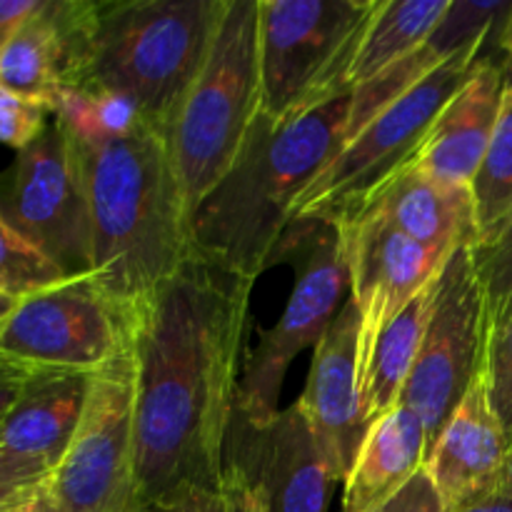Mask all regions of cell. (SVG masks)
I'll use <instances>...</instances> for the list:
<instances>
[{
	"label": "cell",
	"mask_w": 512,
	"mask_h": 512,
	"mask_svg": "<svg viewBox=\"0 0 512 512\" xmlns=\"http://www.w3.org/2000/svg\"><path fill=\"white\" fill-rule=\"evenodd\" d=\"M45 490L53 512H138L133 353L90 380L83 418Z\"/></svg>",
	"instance_id": "30bf717a"
},
{
	"label": "cell",
	"mask_w": 512,
	"mask_h": 512,
	"mask_svg": "<svg viewBox=\"0 0 512 512\" xmlns=\"http://www.w3.org/2000/svg\"><path fill=\"white\" fill-rule=\"evenodd\" d=\"M0 218L68 278L93 275V230L73 145L55 120L0 173Z\"/></svg>",
	"instance_id": "8fae6325"
},
{
	"label": "cell",
	"mask_w": 512,
	"mask_h": 512,
	"mask_svg": "<svg viewBox=\"0 0 512 512\" xmlns=\"http://www.w3.org/2000/svg\"><path fill=\"white\" fill-rule=\"evenodd\" d=\"M428 458V433L403 403L373 420L365 433L343 493V512H375L398 495Z\"/></svg>",
	"instance_id": "d6986e66"
},
{
	"label": "cell",
	"mask_w": 512,
	"mask_h": 512,
	"mask_svg": "<svg viewBox=\"0 0 512 512\" xmlns=\"http://www.w3.org/2000/svg\"><path fill=\"white\" fill-rule=\"evenodd\" d=\"M225 495H228V512H255L253 490L233 473H225L223 478Z\"/></svg>",
	"instance_id": "d6a6232c"
},
{
	"label": "cell",
	"mask_w": 512,
	"mask_h": 512,
	"mask_svg": "<svg viewBox=\"0 0 512 512\" xmlns=\"http://www.w3.org/2000/svg\"><path fill=\"white\" fill-rule=\"evenodd\" d=\"M68 275L0 218V288L15 298L38 293Z\"/></svg>",
	"instance_id": "d4e9b609"
},
{
	"label": "cell",
	"mask_w": 512,
	"mask_h": 512,
	"mask_svg": "<svg viewBox=\"0 0 512 512\" xmlns=\"http://www.w3.org/2000/svg\"><path fill=\"white\" fill-rule=\"evenodd\" d=\"M150 512H228L225 488H190L163 500Z\"/></svg>",
	"instance_id": "f546056e"
},
{
	"label": "cell",
	"mask_w": 512,
	"mask_h": 512,
	"mask_svg": "<svg viewBox=\"0 0 512 512\" xmlns=\"http://www.w3.org/2000/svg\"><path fill=\"white\" fill-rule=\"evenodd\" d=\"M478 60L475 55L448 60L345 140L328 168L298 198L290 223L315 220L338 228L355 218L370 195L413 160L430 125Z\"/></svg>",
	"instance_id": "ba28073f"
},
{
	"label": "cell",
	"mask_w": 512,
	"mask_h": 512,
	"mask_svg": "<svg viewBox=\"0 0 512 512\" xmlns=\"http://www.w3.org/2000/svg\"><path fill=\"white\" fill-rule=\"evenodd\" d=\"M435 285H425L403 313L383 330V335L375 343L373 355L365 375V410H368V423L378 420L380 415L390 413L403 403L405 388L410 383L415 363H418L420 348H423L425 330H428L430 310L435 300Z\"/></svg>",
	"instance_id": "44dd1931"
},
{
	"label": "cell",
	"mask_w": 512,
	"mask_h": 512,
	"mask_svg": "<svg viewBox=\"0 0 512 512\" xmlns=\"http://www.w3.org/2000/svg\"><path fill=\"white\" fill-rule=\"evenodd\" d=\"M15 303H18V298H15V295H10L5 288H0V323L8 318L10 310L15 308Z\"/></svg>",
	"instance_id": "8d00e7d4"
},
{
	"label": "cell",
	"mask_w": 512,
	"mask_h": 512,
	"mask_svg": "<svg viewBox=\"0 0 512 512\" xmlns=\"http://www.w3.org/2000/svg\"><path fill=\"white\" fill-rule=\"evenodd\" d=\"M53 470L35 458L0 450V512H15L48 485Z\"/></svg>",
	"instance_id": "4316f807"
},
{
	"label": "cell",
	"mask_w": 512,
	"mask_h": 512,
	"mask_svg": "<svg viewBox=\"0 0 512 512\" xmlns=\"http://www.w3.org/2000/svg\"><path fill=\"white\" fill-rule=\"evenodd\" d=\"M360 210L378 213L410 240L440 255H450L460 245H478L473 188L440 183L410 163L390 175Z\"/></svg>",
	"instance_id": "ac0fdd59"
},
{
	"label": "cell",
	"mask_w": 512,
	"mask_h": 512,
	"mask_svg": "<svg viewBox=\"0 0 512 512\" xmlns=\"http://www.w3.org/2000/svg\"><path fill=\"white\" fill-rule=\"evenodd\" d=\"M258 110V0H225L208 58L165 135L188 215L230 173Z\"/></svg>",
	"instance_id": "5b68a950"
},
{
	"label": "cell",
	"mask_w": 512,
	"mask_h": 512,
	"mask_svg": "<svg viewBox=\"0 0 512 512\" xmlns=\"http://www.w3.org/2000/svg\"><path fill=\"white\" fill-rule=\"evenodd\" d=\"M335 230L348 260L350 298L360 313V363L368 375L370 355L383 330L438 278L448 255L415 243L370 210H360Z\"/></svg>",
	"instance_id": "5bb4252c"
},
{
	"label": "cell",
	"mask_w": 512,
	"mask_h": 512,
	"mask_svg": "<svg viewBox=\"0 0 512 512\" xmlns=\"http://www.w3.org/2000/svg\"><path fill=\"white\" fill-rule=\"evenodd\" d=\"M88 198L93 278L130 315L190 258L188 205L168 138L143 123L128 135H73Z\"/></svg>",
	"instance_id": "3957f363"
},
{
	"label": "cell",
	"mask_w": 512,
	"mask_h": 512,
	"mask_svg": "<svg viewBox=\"0 0 512 512\" xmlns=\"http://www.w3.org/2000/svg\"><path fill=\"white\" fill-rule=\"evenodd\" d=\"M35 378H43V375L30 373V370L20 368L18 363L0 355V423L18 405V400L23 398V393Z\"/></svg>",
	"instance_id": "4dcf8cb0"
},
{
	"label": "cell",
	"mask_w": 512,
	"mask_h": 512,
	"mask_svg": "<svg viewBox=\"0 0 512 512\" xmlns=\"http://www.w3.org/2000/svg\"><path fill=\"white\" fill-rule=\"evenodd\" d=\"M133 353V315L93 275L18 298L0 323V355L35 375H93Z\"/></svg>",
	"instance_id": "9c48e42d"
},
{
	"label": "cell",
	"mask_w": 512,
	"mask_h": 512,
	"mask_svg": "<svg viewBox=\"0 0 512 512\" xmlns=\"http://www.w3.org/2000/svg\"><path fill=\"white\" fill-rule=\"evenodd\" d=\"M283 263L295 268L288 305L273 328H258V345L245 355L240 370L235 415L250 425H265L280 413L290 363L323 340L350 290L348 260L333 225L290 223Z\"/></svg>",
	"instance_id": "52a82bcc"
},
{
	"label": "cell",
	"mask_w": 512,
	"mask_h": 512,
	"mask_svg": "<svg viewBox=\"0 0 512 512\" xmlns=\"http://www.w3.org/2000/svg\"><path fill=\"white\" fill-rule=\"evenodd\" d=\"M503 493H508L512 498V455L508 463V473H505V480H503Z\"/></svg>",
	"instance_id": "74e56055"
},
{
	"label": "cell",
	"mask_w": 512,
	"mask_h": 512,
	"mask_svg": "<svg viewBox=\"0 0 512 512\" xmlns=\"http://www.w3.org/2000/svg\"><path fill=\"white\" fill-rule=\"evenodd\" d=\"M225 473L238 475L268 512H328L330 493L340 480L300 403L283 408L265 425L233 415Z\"/></svg>",
	"instance_id": "4fadbf2b"
},
{
	"label": "cell",
	"mask_w": 512,
	"mask_h": 512,
	"mask_svg": "<svg viewBox=\"0 0 512 512\" xmlns=\"http://www.w3.org/2000/svg\"><path fill=\"white\" fill-rule=\"evenodd\" d=\"M458 512H512V498L508 493H495V495H488V498L478 500V503L468 505V508L458 510Z\"/></svg>",
	"instance_id": "836d02e7"
},
{
	"label": "cell",
	"mask_w": 512,
	"mask_h": 512,
	"mask_svg": "<svg viewBox=\"0 0 512 512\" xmlns=\"http://www.w3.org/2000/svg\"><path fill=\"white\" fill-rule=\"evenodd\" d=\"M375 512H450V508L423 468L398 495Z\"/></svg>",
	"instance_id": "f1b7e54d"
},
{
	"label": "cell",
	"mask_w": 512,
	"mask_h": 512,
	"mask_svg": "<svg viewBox=\"0 0 512 512\" xmlns=\"http://www.w3.org/2000/svg\"><path fill=\"white\" fill-rule=\"evenodd\" d=\"M510 455L512 443L490 408L483 375L478 373L438 433L425 460V473L450 512H458L503 490Z\"/></svg>",
	"instance_id": "2e32d148"
},
{
	"label": "cell",
	"mask_w": 512,
	"mask_h": 512,
	"mask_svg": "<svg viewBox=\"0 0 512 512\" xmlns=\"http://www.w3.org/2000/svg\"><path fill=\"white\" fill-rule=\"evenodd\" d=\"M475 223H478V245L488 248L503 233L512 210V70L508 68L503 108L490 138L488 153L473 180Z\"/></svg>",
	"instance_id": "603a6c76"
},
{
	"label": "cell",
	"mask_w": 512,
	"mask_h": 512,
	"mask_svg": "<svg viewBox=\"0 0 512 512\" xmlns=\"http://www.w3.org/2000/svg\"><path fill=\"white\" fill-rule=\"evenodd\" d=\"M43 0H0V53Z\"/></svg>",
	"instance_id": "1f68e13d"
},
{
	"label": "cell",
	"mask_w": 512,
	"mask_h": 512,
	"mask_svg": "<svg viewBox=\"0 0 512 512\" xmlns=\"http://www.w3.org/2000/svg\"><path fill=\"white\" fill-rule=\"evenodd\" d=\"M378 0H258L260 110L303 115L353 90L350 68Z\"/></svg>",
	"instance_id": "8992f818"
},
{
	"label": "cell",
	"mask_w": 512,
	"mask_h": 512,
	"mask_svg": "<svg viewBox=\"0 0 512 512\" xmlns=\"http://www.w3.org/2000/svg\"><path fill=\"white\" fill-rule=\"evenodd\" d=\"M450 0H378L350 68V88L370 83L420 48L448 13Z\"/></svg>",
	"instance_id": "7402d4cb"
},
{
	"label": "cell",
	"mask_w": 512,
	"mask_h": 512,
	"mask_svg": "<svg viewBox=\"0 0 512 512\" xmlns=\"http://www.w3.org/2000/svg\"><path fill=\"white\" fill-rule=\"evenodd\" d=\"M505 83L508 68L503 60L483 55L430 125L410 165L440 183L473 188L503 108Z\"/></svg>",
	"instance_id": "e0dca14e"
},
{
	"label": "cell",
	"mask_w": 512,
	"mask_h": 512,
	"mask_svg": "<svg viewBox=\"0 0 512 512\" xmlns=\"http://www.w3.org/2000/svg\"><path fill=\"white\" fill-rule=\"evenodd\" d=\"M253 280L188 263L133 313L135 503L223 488Z\"/></svg>",
	"instance_id": "6da1fadb"
},
{
	"label": "cell",
	"mask_w": 512,
	"mask_h": 512,
	"mask_svg": "<svg viewBox=\"0 0 512 512\" xmlns=\"http://www.w3.org/2000/svg\"><path fill=\"white\" fill-rule=\"evenodd\" d=\"M480 278L485 288V308H498L512 298V210L503 233L488 248H475Z\"/></svg>",
	"instance_id": "83f0119b"
},
{
	"label": "cell",
	"mask_w": 512,
	"mask_h": 512,
	"mask_svg": "<svg viewBox=\"0 0 512 512\" xmlns=\"http://www.w3.org/2000/svg\"><path fill=\"white\" fill-rule=\"evenodd\" d=\"M483 338L485 288L475 263V245H460L448 255L438 275L423 348L403 395L405 408L423 420L428 455L443 425L478 378Z\"/></svg>",
	"instance_id": "7c38bea8"
},
{
	"label": "cell",
	"mask_w": 512,
	"mask_h": 512,
	"mask_svg": "<svg viewBox=\"0 0 512 512\" xmlns=\"http://www.w3.org/2000/svg\"><path fill=\"white\" fill-rule=\"evenodd\" d=\"M50 120H53V113L48 105L0 88V145H8L15 153H20L40 138Z\"/></svg>",
	"instance_id": "484cf974"
},
{
	"label": "cell",
	"mask_w": 512,
	"mask_h": 512,
	"mask_svg": "<svg viewBox=\"0 0 512 512\" xmlns=\"http://www.w3.org/2000/svg\"><path fill=\"white\" fill-rule=\"evenodd\" d=\"M253 498H255V512H268V510H265V505L260 503V498H258V495L253 493Z\"/></svg>",
	"instance_id": "f35d334b"
},
{
	"label": "cell",
	"mask_w": 512,
	"mask_h": 512,
	"mask_svg": "<svg viewBox=\"0 0 512 512\" xmlns=\"http://www.w3.org/2000/svg\"><path fill=\"white\" fill-rule=\"evenodd\" d=\"M95 378V375H93ZM88 375L35 378L0 423V450L35 458L58 468L88 403Z\"/></svg>",
	"instance_id": "ffe728a7"
},
{
	"label": "cell",
	"mask_w": 512,
	"mask_h": 512,
	"mask_svg": "<svg viewBox=\"0 0 512 512\" xmlns=\"http://www.w3.org/2000/svg\"><path fill=\"white\" fill-rule=\"evenodd\" d=\"M490 408L512 443V298L498 308H485L483 363H480Z\"/></svg>",
	"instance_id": "cb8c5ba5"
},
{
	"label": "cell",
	"mask_w": 512,
	"mask_h": 512,
	"mask_svg": "<svg viewBox=\"0 0 512 512\" xmlns=\"http://www.w3.org/2000/svg\"><path fill=\"white\" fill-rule=\"evenodd\" d=\"M495 43H498V50L503 53L505 68L512 70V8L508 18H505L503 25H500L498 35H495Z\"/></svg>",
	"instance_id": "e575fe53"
},
{
	"label": "cell",
	"mask_w": 512,
	"mask_h": 512,
	"mask_svg": "<svg viewBox=\"0 0 512 512\" xmlns=\"http://www.w3.org/2000/svg\"><path fill=\"white\" fill-rule=\"evenodd\" d=\"M225 0H95L73 85L133 100L168 135L198 78Z\"/></svg>",
	"instance_id": "277c9868"
},
{
	"label": "cell",
	"mask_w": 512,
	"mask_h": 512,
	"mask_svg": "<svg viewBox=\"0 0 512 512\" xmlns=\"http://www.w3.org/2000/svg\"><path fill=\"white\" fill-rule=\"evenodd\" d=\"M340 480L348 478L365 433V375L360 363V313L348 298L313 348L308 383L298 398Z\"/></svg>",
	"instance_id": "9a60e30c"
},
{
	"label": "cell",
	"mask_w": 512,
	"mask_h": 512,
	"mask_svg": "<svg viewBox=\"0 0 512 512\" xmlns=\"http://www.w3.org/2000/svg\"><path fill=\"white\" fill-rule=\"evenodd\" d=\"M15 512H53L50 510V500H48V490H40L38 495H33V498L28 500L25 505H20Z\"/></svg>",
	"instance_id": "d590c367"
},
{
	"label": "cell",
	"mask_w": 512,
	"mask_h": 512,
	"mask_svg": "<svg viewBox=\"0 0 512 512\" xmlns=\"http://www.w3.org/2000/svg\"><path fill=\"white\" fill-rule=\"evenodd\" d=\"M353 90L303 115H258L230 173L188 215L190 258L258 280L283 263L300 195L330 165L348 133Z\"/></svg>",
	"instance_id": "7a4b0ae2"
}]
</instances>
